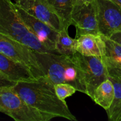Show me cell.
I'll use <instances>...</instances> for the list:
<instances>
[{
    "label": "cell",
    "mask_w": 121,
    "mask_h": 121,
    "mask_svg": "<svg viewBox=\"0 0 121 121\" xmlns=\"http://www.w3.org/2000/svg\"><path fill=\"white\" fill-rule=\"evenodd\" d=\"M12 87L27 104L40 112L53 118L59 117L77 121L66 101L57 96L54 85L47 77H41L31 82L18 83L12 85Z\"/></svg>",
    "instance_id": "1"
},
{
    "label": "cell",
    "mask_w": 121,
    "mask_h": 121,
    "mask_svg": "<svg viewBox=\"0 0 121 121\" xmlns=\"http://www.w3.org/2000/svg\"><path fill=\"white\" fill-rule=\"evenodd\" d=\"M46 77L54 85L66 83L77 91L86 93L82 71L73 56L58 53H40L34 51Z\"/></svg>",
    "instance_id": "2"
},
{
    "label": "cell",
    "mask_w": 121,
    "mask_h": 121,
    "mask_svg": "<svg viewBox=\"0 0 121 121\" xmlns=\"http://www.w3.org/2000/svg\"><path fill=\"white\" fill-rule=\"evenodd\" d=\"M0 34L28 46L40 53H53L30 30L11 0H0Z\"/></svg>",
    "instance_id": "3"
},
{
    "label": "cell",
    "mask_w": 121,
    "mask_h": 121,
    "mask_svg": "<svg viewBox=\"0 0 121 121\" xmlns=\"http://www.w3.org/2000/svg\"><path fill=\"white\" fill-rule=\"evenodd\" d=\"M0 112L15 121H49L53 119L27 104L9 85H1Z\"/></svg>",
    "instance_id": "4"
},
{
    "label": "cell",
    "mask_w": 121,
    "mask_h": 121,
    "mask_svg": "<svg viewBox=\"0 0 121 121\" xmlns=\"http://www.w3.org/2000/svg\"><path fill=\"white\" fill-rule=\"evenodd\" d=\"M72 56L82 71L85 94L92 99L96 89L109 78L105 60L100 57L86 56L78 52Z\"/></svg>",
    "instance_id": "5"
},
{
    "label": "cell",
    "mask_w": 121,
    "mask_h": 121,
    "mask_svg": "<svg viewBox=\"0 0 121 121\" xmlns=\"http://www.w3.org/2000/svg\"><path fill=\"white\" fill-rule=\"evenodd\" d=\"M0 53L28 67L37 79L46 77L34 50L2 34H0Z\"/></svg>",
    "instance_id": "6"
},
{
    "label": "cell",
    "mask_w": 121,
    "mask_h": 121,
    "mask_svg": "<svg viewBox=\"0 0 121 121\" xmlns=\"http://www.w3.org/2000/svg\"><path fill=\"white\" fill-rule=\"evenodd\" d=\"M100 34L109 38L121 31V7L112 0H96Z\"/></svg>",
    "instance_id": "7"
},
{
    "label": "cell",
    "mask_w": 121,
    "mask_h": 121,
    "mask_svg": "<svg viewBox=\"0 0 121 121\" xmlns=\"http://www.w3.org/2000/svg\"><path fill=\"white\" fill-rule=\"evenodd\" d=\"M15 6L19 16L39 41L48 50L57 53L56 51V42L59 31L48 24L30 14L19 6L15 4Z\"/></svg>",
    "instance_id": "8"
},
{
    "label": "cell",
    "mask_w": 121,
    "mask_h": 121,
    "mask_svg": "<svg viewBox=\"0 0 121 121\" xmlns=\"http://www.w3.org/2000/svg\"><path fill=\"white\" fill-rule=\"evenodd\" d=\"M72 25L76 28V38L86 34H100L96 0L89 4L74 7L72 13Z\"/></svg>",
    "instance_id": "9"
},
{
    "label": "cell",
    "mask_w": 121,
    "mask_h": 121,
    "mask_svg": "<svg viewBox=\"0 0 121 121\" xmlns=\"http://www.w3.org/2000/svg\"><path fill=\"white\" fill-rule=\"evenodd\" d=\"M15 4L37 18L60 31L63 28L59 17L54 13L47 0H14Z\"/></svg>",
    "instance_id": "10"
},
{
    "label": "cell",
    "mask_w": 121,
    "mask_h": 121,
    "mask_svg": "<svg viewBox=\"0 0 121 121\" xmlns=\"http://www.w3.org/2000/svg\"><path fill=\"white\" fill-rule=\"evenodd\" d=\"M0 78L1 81L13 85L21 82H27L37 78L27 67L14 61L0 53Z\"/></svg>",
    "instance_id": "11"
},
{
    "label": "cell",
    "mask_w": 121,
    "mask_h": 121,
    "mask_svg": "<svg viewBox=\"0 0 121 121\" xmlns=\"http://www.w3.org/2000/svg\"><path fill=\"white\" fill-rule=\"evenodd\" d=\"M76 39L77 52L86 56H98L104 59L106 44L101 34H83Z\"/></svg>",
    "instance_id": "12"
},
{
    "label": "cell",
    "mask_w": 121,
    "mask_h": 121,
    "mask_svg": "<svg viewBox=\"0 0 121 121\" xmlns=\"http://www.w3.org/2000/svg\"><path fill=\"white\" fill-rule=\"evenodd\" d=\"M106 44L104 57L109 77L121 81V46L109 38L103 36Z\"/></svg>",
    "instance_id": "13"
},
{
    "label": "cell",
    "mask_w": 121,
    "mask_h": 121,
    "mask_svg": "<svg viewBox=\"0 0 121 121\" xmlns=\"http://www.w3.org/2000/svg\"><path fill=\"white\" fill-rule=\"evenodd\" d=\"M54 13L60 18L64 29L72 25V16L75 0H47Z\"/></svg>",
    "instance_id": "14"
},
{
    "label": "cell",
    "mask_w": 121,
    "mask_h": 121,
    "mask_svg": "<svg viewBox=\"0 0 121 121\" xmlns=\"http://www.w3.org/2000/svg\"><path fill=\"white\" fill-rule=\"evenodd\" d=\"M114 96V85L108 78L96 89L92 100L106 111L111 107Z\"/></svg>",
    "instance_id": "15"
},
{
    "label": "cell",
    "mask_w": 121,
    "mask_h": 121,
    "mask_svg": "<svg viewBox=\"0 0 121 121\" xmlns=\"http://www.w3.org/2000/svg\"><path fill=\"white\" fill-rule=\"evenodd\" d=\"M77 39L69 35L67 30L63 29L59 32L56 42V51L58 54L72 56L77 52Z\"/></svg>",
    "instance_id": "16"
},
{
    "label": "cell",
    "mask_w": 121,
    "mask_h": 121,
    "mask_svg": "<svg viewBox=\"0 0 121 121\" xmlns=\"http://www.w3.org/2000/svg\"><path fill=\"white\" fill-rule=\"evenodd\" d=\"M115 87V96L111 107L106 110L110 121H121V81L109 77Z\"/></svg>",
    "instance_id": "17"
},
{
    "label": "cell",
    "mask_w": 121,
    "mask_h": 121,
    "mask_svg": "<svg viewBox=\"0 0 121 121\" xmlns=\"http://www.w3.org/2000/svg\"><path fill=\"white\" fill-rule=\"evenodd\" d=\"M56 93L60 99L65 100L68 97L75 93L77 89L73 85L66 83H61L54 85Z\"/></svg>",
    "instance_id": "18"
},
{
    "label": "cell",
    "mask_w": 121,
    "mask_h": 121,
    "mask_svg": "<svg viewBox=\"0 0 121 121\" xmlns=\"http://www.w3.org/2000/svg\"><path fill=\"white\" fill-rule=\"evenodd\" d=\"M109 39L115 41L121 46V31L116 32V33L112 34Z\"/></svg>",
    "instance_id": "19"
},
{
    "label": "cell",
    "mask_w": 121,
    "mask_h": 121,
    "mask_svg": "<svg viewBox=\"0 0 121 121\" xmlns=\"http://www.w3.org/2000/svg\"><path fill=\"white\" fill-rule=\"evenodd\" d=\"M95 0H75V7H79V6L83 5H87L93 2Z\"/></svg>",
    "instance_id": "20"
},
{
    "label": "cell",
    "mask_w": 121,
    "mask_h": 121,
    "mask_svg": "<svg viewBox=\"0 0 121 121\" xmlns=\"http://www.w3.org/2000/svg\"><path fill=\"white\" fill-rule=\"evenodd\" d=\"M112 1H113L114 2H115L116 4H117L118 5H119L120 7H121V0H112Z\"/></svg>",
    "instance_id": "21"
}]
</instances>
